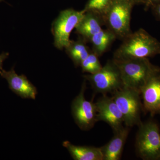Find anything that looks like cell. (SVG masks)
I'll list each match as a JSON object with an SVG mask.
<instances>
[{"instance_id":"obj_1","label":"cell","mask_w":160,"mask_h":160,"mask_svg":"<svg viewBox=\"0 0 160 160\" xmlns=\"http://www.w3.org/2000/svg\"><path fill=\"white\" fill-rule=\"evenodd\" d=\"M160 53V44L143 29L130 33L115 52L113 59L147 58Z\"/></svg>"},{"instance_id":"obj_2","label":"cell","mask_w":160,"mask_h":160,"mask_svg":"<svg viewBox=\"0 0 160 160\" xmlns=\"http://www.w3.org/2000/svg\"><path fill=\"white\" fill-rule=\"evenodd\" d=\"M112 60L119 69L123 86L140 92L152 77L159 73V69L147 58Z\"/></svg>"},{"instance_id":"obj_3","label":"cell","mask_w":160,"mask_h":160,"mask_svg":"<svg viewBox=\"0 0 160 160\" xmlns=\"http://www.w3.org/2000/svg\"><path fill=\"white\" fill-rule=\"evenodd\" d=\"M134 6L129 0H113L103 15L104 25L117 38L123 40L131 33L130 21Z\"/></svg>"},{"instance_id":"obj_4","label":"cell","mask_w":160,"mask_h":160,"mask_svg":"<svg viewBox=\"0 0 160 160\" xmlns=\"http://www.w3.org/2000/svg\"><path fill=\"white\" fill-rule=\"evenodd\" d=\"M138 126L135 143L138 156L143 160H160V132L157 124L149 121Z\"/></svg>"},{"instance_id":"obj_5","label":"cell","mask_w":160,"mask_h":160,"mask_svg":"<svg viewBox=\"0 0 160 160\" xmlns=\"http://www.w3.org/2000/svg\"><path fill=\"white\" fill-rule=\"evenodd\" d=\"M141 96L140 92L125 86L112 93L126 127L138 126L142 122L141 116L143 109Z\"/></svg>"},{"instance_id":"obj_6","label":"cell","mask_w":160,"mask_h":160,"mask_svg":"<svg viewBox=\"0 0 160 160\" xmlns=\"http://www.w3.org/2000/svg\"><path fill=\"white\" fill-rule=\"evenodd\" d=\"M84 77L96 93L112 94L124 86L119 69L113 60L108 61L96 73Z\"/></svg>"},{"instance_id":"obj_7","label":"cell","mask_w":160,"mask_h":160,"mask_svg":"<svg viewBox=\"0 0 160 160\" xmlns=\"http://www.w3.org/2000/svg\"><path fill=\"white\" fill-rule=\"evenodd\" d=\"M85 11H77L72 9H66L60 12L53 23L52 33L54 35V45L57 48H66L70 44V33L83 17Z\"/></svg>"},{"instance_id":"obj_8","label":"cell","mask_w":160,"mask_h":160,"mask_svg":"<svg viewBox=\"0 0 160 160\" xmlns=\"http://www.w3.org/2000/svg\"><path fill=\"white\" fill-rule=\"evenodd\" d=\"M86 82H84L79 93L72 104V112L75 122L82 130H89L98 122L95 103L86 100Z\"/></svg>"},{"instance_id":"obj_9","label":"cell","mask_w":160,"mask_h":160,"mask_svg":"<svg viewBox=\"0 0 160 160\" xmlns=\"http://www.w3.org/2000/svg\"><path fill=\"white\" fill-rule=\"evenodd\" d=\"M97 112V120L103 121L111 127L113 131L123 127L124 123L122 112L112 97L103 95L95 103Z\"/></svg>"},{"instance_id":"obj_10","label":"cell","mask_w":160,"mask_h":160,"mask_svg":"<svg viewBox=\"0 0 160 160\" xmlns=\"http://www.w3.org/2000/svg\"><path fill=\"white\" fill-rule=\"evenodd\" d=\"M0 75L7 80L9 89L18 96L23 98L35 99L37 89L26 76L17 74L13 68L8 71L2 69Z\"/></svg>"},{"instance_id":"obj_11","label":"cell","mask_w":160,"mask_h":160,"mask_svg":"<svg viewBox=\"0 0 160 160\" xmlns=\"http://www.w3.org/2000/svg\"><path fill=\"white\" fill-rule=\"evenodd\" d=\"M143 109L151 115L160 114V75L150 79L141 90Z\"/></svg>"},{"instance_id":"obj_12","label":"cell","mask_w":160,"mask_h":160,"mask_svg":"<svg viewBox=\"0 0 160 160\" xmlns=\"http://www.w3.org/2000/svg\"><path fill=\"white\" fill-rule=\"evenodd\" d=\"M128 127L113 131L114 135L107 144L101 147L103 160H119L122 157L124 146L129 133Z\"/></svg>"},{"instance_id":"obj_13","label":"cell","mask_w":160,"mask_h":160,"mask_svg":"<svg viewBox=\"0 0 160 160\" xmlns=\"http://www.w3.org/2000/svg\"><path fill=\"white\" fill-rule=\"evenodd\" d=\"M102 17L92 11H86L76 27V32L84 39L89 40L95 34L102 29Z\"/></svg>"},{"instance_id":"obj_14","label":"cell","mask_w":160,"mask_h":160,"mask_svg":"<svg viewBox=\"0 0 160 160\" xmlns=\"http://www.w3.org/2000/svg\"><path fill=\"white\" fill-rule=\"evenodd\" d=\"M63 146L75 160H103L101 147L76 146L67 141L63 142Z\"/></svg>"},{"instance_id":"obj_15","label":"cell","mask_w":160,"mask_h":160,"mask_svg":"<svg viewBox=\"0 0 160 160\" xmlns=\"http://www.w3.org/2000/svg\"><path fill=\"white\" fill-rule=\"evenodd\" d=\"M116 36L109 29H102L92 36L89 41L92 46V52L99 57L108 50L115 40Z\"/></svg>"},{"instance_id":"obj_16","label":"cell","mask_w":160,"mask_h":160,"mask_svg":"<svg viewBox=\"0 0 160 160\" xmlns=\"http://www.w3.org/2000/svg\"><path fill=\"white\" fill-rule=\"evenodd\" d=\"M86 41L83 38L76 41H71L69 46L66 48L67 54L76 66H80L91 51L86 45Z\"/></svg>"},{"instance_id":"obj_17","label":"cell","mask_w":160,"mask_h":160,"mask_svg":"<svg viewBox=\"0 0 160 160\" xmlns=\"http://www.w3.org/2000/svg\"><path fill=\"white\" fill-rule=\"evenodd\" d=\"M80 66L83 72H88L90 74L96 73L102 67L99 60V57L92 51H90L89 55L82 62Z\"/></svg>"},{"instance_id":"obj_18","label":"cell","mask_w":160,"mask_h":160,"mask_svg":"<svg viewBox=\"0 0 160 160\" xmlns=\"http://www.w3.org/2000/svg\"><path fill=\"white\" fill-rule=\"evenodd\" d=\"M113 0H88L84 9L85 12L92 11L103 17Z\"/></svg>"},{"instance_id":"obj_19","label":"cell","mask_w":160,"mask_h":160,"mask_svg":"<svg viewBox=\"0 0 160 160\" xmlns=\"http://www.w3.org/2000/svg\"><path fill=\"white\" fill-rule=\"evenodd\" d=\"M9 53L8 52H3L0 54V71L3 69V63L4 61L9 57Z\"/></svg>"},{"instance_id":"obj_20","label":"cell","mask_w":160,"mask_h":160,"mask_svg":"<svg viewBox=\"0 0 160 160\" xmlns=\"http://www.w3.org/2000/svg\"><path fill=\"white\" fill-rule=\"evenodd\" d=\"M132 2L134 6L136 5H138L140 4H146V0H129Z\"/></svg>"},{"instance_id":"obj_21","label":"cell","mask_w":160,"mask_h":160,"mask_svg":"<svg viewBox=\"0 0 160 160\" xmlns=\"http://www.w3.org/2000/svg\"><path fill=\"white\" fill-rule=\"evenodd\" d=\"M155 11L157 15L160 18V3L156 7Z\"/></svg>"},{"instance_id":"obj_22","label":"cell","mask_w":160,"mask_h":160,"mask_svg":"<svg viewBox=\"0 0 160 160\" xmlns=\"http://www.w3.org/2000/svg\"><path fill=\"white\" fill-rule=\"evenodd\" d=\"M146 4H150V3H156L158 2H160V0H146Z\"/></svg>"},{"instance_id":"obj_23","label":"cell","mask_w":160,"mask_h":160,"mask_svg":"<svg viewBox=\"0 0 160 160\" xmlns=\"http://www.w3.org/2000/svg\"><path fill=\"white\" fill-rule=\"evenodd\" d=\"M4 1V0H0V2H3Z\"/></svg>"}]
</instances>
